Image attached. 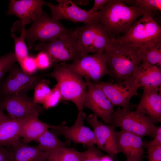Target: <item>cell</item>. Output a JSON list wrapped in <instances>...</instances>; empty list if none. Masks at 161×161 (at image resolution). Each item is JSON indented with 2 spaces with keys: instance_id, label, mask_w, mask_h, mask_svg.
<instances>
[{
  "instance_id": "1",
  "label": "cell",
  "mask_w": 161,
  "mask_h": 161,
  "mask_svg": "<svg viewBox=\"0 0 161 161\" xmlns=\"http://www.w3.org/2000/svg\"><path fill=\"white\" fill-rule=\"evenodd\" d=\"M144 14L141 7L128 6L123 0H109L95 16L110 36L126 34L137 19Z\"/></svg>"
},
{
  "instance_id": "2",
  "label": "cell",
  "mask_w": 161,
  "mask_h": 161,
  "mask_svg": "<svg viewBox=\"0 0 161 161\" xmlns=\"http://www.w3.org/2000/svg\"><path fill=\"white\" fill-rule=\"evenodd\" d=\"M103 52L109 75L115 83L120 82L131 76L141 62L137 48L128 43L113 42Z\"/></svg>"
},
{
  "instance_id": "3",
  "label": "cell",
  "mask_w": 161,
  "mask_h": 161,
  "mask_svg": "<svg viewBox=\"0 0 161 161\" xmlns=\"http://www.w3.org/2000/svg\"><path fill=\"white\" fill-rule=\"evenodd\" d=\"M65 62L57 65L48 76L55 78L56 85L61 93L62 99L73 103L78 112L83 111L84 101L87 85L83 78L71 72L66 66Z\"/></svg>"
},
{
  "instance_id": "4",
  "label": "cell",
  "mask_w": 161,
  "mask_h": 161,
  "mask_svg": "<svg viewBox=\"0 0 161 161\" xmlns=\"http://www.w3.org/2000/svg\"><path fill=\"white\" fill-rule=\"evenodd\" d=\"M114 43H127L137 48L161 43V27L151 15L144 14L132 24L128 32Z\"/></svg>"
},
{
  "instance_id": "5",
  "label": "cell",
  "mask_w": 161,
  "mask_h": 161,
  "mask_svg": "<svg viewBox=\"0 0 161 161\" xmlns=\"http://www.w3.org/2000/svg\"><path fill=\"white\" fill-rule=\"evenodd\" d=\"M109 125L121 130L142 137L149 136L153 138L158 126L151 118L136 110L130 108H118L110 118Z\"/></svg>"
},
{
  "instance_id": "6",
  "label": "cell",
  "mask_w": 161,
  "mask_h": 161,
  "mask_svg": "<svg viewBox=\"0 0 161 161\" xmlns=\"http://www.w3.org/2000/svg\"><path fill=\"white\" fill-rule=\"evenodd\" d=\"M32 24L25 29L26 39L28 47L31 49L35 42H47L54 41L63 35L73 32L74 29L64 26L59 21L50 18L42 9L32 19Z\"/></svg>"
},
{
  "instance_id": "7",
  "label": "cell",
  "mask_w": 161,
  "mask_h": 161,
  "mask_svg": "<svg viewBox=\"0 0 161 161\" xmlns=\"http://www.w3.org/2000/svg\"><path fill=\"white\" fill-rule=\"evenodd\" d=\"M74 33L82 52V57L89 53L102 52L113 43V38L108 35L95 16L83 26L77 27Z\"/></svg>"
},
{
  "instance_id": "8",
  "label": "cell",
  "mask_w": 161,
  "mask_h": 161,
  "mask_svg": "<svg viewBox=\"0 0 161 161\" xmlns=\"http://www.w3.org/2000/svg\"><path fill=\"white\" fill-rule=\"evenodd\" d=\"M74 31L63 35L54 41L40 42L34 46L33 49L47 53L55 63L75 61L82 57V54Z\"/></svg>"
},
{
  "instance_id": "9",
  "label": "cell",
  "mask_w": 161,
  "mask_h": 161,
  "mask_svg": "<svg viewBox=\"0 0 161 161\" xmlns=\"http://www.w3.org/2000/svg\"><path fill=\"white\" fill-rule=\"evenodd\" d=\"M67 67L72 72L96 84L104 76L110 75L109 69L103 52L87 55L69 64Z\"/></svg>"
},
{
  "instance_id": "10",
  "label": "cell",
  "mask_w": 161,
  "mask_h": 161,
  "mask_svg": "<svg viewBox=\"0 0 161 161\" xmlns=\"http://www.w3.org/2000/svg\"><path fill=\"white\" fill-rule=\"evenodd\" d=\"M137 80L133 74L122 81L112 83L100 81L96 86L100 89L114 106L130 108V101L134 96L137 95L139 87Z\"/></svg>"
},
{
  "instance_id": "11",
  "label": "cell",
  "mask_w": 161,
  "mask_h": 161,
  "mask_svg": "<svg viewBox=\"0 0 161 161\" xmlns=\"http://www.w3.org/2000/svg\"><path fill=\"white\" fill-rule=\"evenodd\" d=\"M87 91L84 101V107L91 110L93 114L100 117L106 124L109 125L114 113V106L103 91L95 84L88 79Z\"/></svg>"
},
{
  "instance_id": "12",
  "label": "cell",
  "mask_w": 161,
  "mask_h": 161,
  "mask_svg": "<svg viewBox=\"0 0 161 161\" xmlns=\"http://www.w3.org/2000/svg\"><path fill=\"white\" fill-rule=\"evenodd\" d=\"M0 106L7 112L11 119H16L39 115L42 109L38 104L23 94L8 95L1 101Z\"/></svg>"
},
{
  "instance_id": "13",
  "label": "cell",
  "mask_w": 161,
  "mask_h": 161,
  "mask_svg": "<svg viewBox=\"0 0 161 161\" xmlns=\"http://www.w3.org/2000/svg\"><path fill=\"white\" fill-rule=\"evenodd\" d=\"M87 116L83 111L78 112L74 123L60 129H51V132L57 136H61L67 140L83 145L85 148L95 145V134L93 130L84 125Z\"/></svg>"
},
{
  "instance_id": "14",
  "label": "cell",
  "mask_w": 161,
  "mask_h": 161,
  "mask_svg": "<svg viewBox=\"0 0 161 161\" xmlns=\"http://www.w3.org/2000/svg\"><path fill=\"white\" fill-rule=\"evenodd\" d=\"M86 119L93 129L97 148L112 156L120 153L116 144L115 128L100 121L93 113L87 116Z\"/></svg>"
},
{
  "instance_id": "15",
  "label": "cell",
  "mask_w": 161,
  "mask_h": 161,
  "mask_svg": "<svg viewBox=\"0 0 161 161\" xmlns=\"http://www.w3.org/2000/svg\"><path fill=\"white\" fill-rule=\"evenodd\" d=\"M58 4L53 5L49 3L52 15V18L54 20L61 19L69 21L75 23L87 24L95 17V13L92 14L89 10H83L77 6L72 0H57Z\"/></svg>"
},
{
  "instance_id": "16",
  "label": "cell",
  "mask_w": 161,
  "mask_h": 161,
  "mask_svg": "<svg viewBox=\"0 0 161 161\" xmlns=\"http://www.w3.org/2000/svg\"><path fill=\"white\" fill-rule=\"evenodd\" d=\"M115 137L117 149L126 159L142 161L145 147L141 137L121 130L115 131Z\"/></svg>"
},
{
  "instance_id": "17",
  "label": "cell",
  "mask_w": 161,
  "mask_h": 161,
  "mask_svg": "<svg viewBox=\"0 0 161 161\" xmlns=\"http://www.w3.org/2000/svg\"><path fill=\"white\" fill-rule=\"evenodd\" d=\"M161 87H146L135 110L148 116L156 124L161 122Z\"/></svg>"
},
{
  "instance_id": "18",
  "label": "cell",
  "mask_w": 161,
  "mask_h": 161,
  "mask_svg": "<svg viewBox=\"0 0 161 161\" xmlns=\"http://www.w3.org/2000/svg\"><path fill=\"white\" fill-rule=\"evenodd\" d=\"M13 67L3 86L2 92L4 95L24 94L38 83L37 77L27 74L21 69Z\"/></svg>"
},
{
  "instance_id": "19",
  "label": "cell",
  "mask_w": 161,
  "mask_h": 161,
  "mask_svg": "<svg viewBox=\"0 0 161 161\" xmlns=\"http://www.w3.org/2000/svg\"><path fill=\"white\" fill-rule=\"evenodd\" d=\"M49 3L42 0H11L7 12L19 18L22 27L30 24L44 5Z\"/></svg>"
},
{
  "instance_id": "20",
  "label": "cell",
  "mask_w": 161,
  "mask_h": 161,
  "mask_svg": "<svg viewBox=\"0 0 161 161\" xmlns=\"http://www.w3.org/2000/svg\"><path fill=\"white\" fill-rule=\"evenodd\" d=\"M11 161H47L49 152L41 150L37 145L29 146L19 140L8 147Z\"/></svg>"
},
{
  "instance_id": "21",
  "label": "cell",
  "mask_w": 161,
  "mask_h": 161,
  "mask_svg": "<svg viewBox=\"0 0 161 161\" xmlns=\"http://www.w3.org/2000/svg\"><path fill=\"white\" fill-rule=\"evenodd\" d=\"M39 115H34L28 117L25 122L22 130L21 137L23 143L27 144L35 141L44 133L49 129H60L66 126L64 124L59 125H50L40 121Z\"/></svg>"
},
{
  "instance_id": "22",
  "label": "cell",
  "mask_w": 161,
  "mask_h": 161,
  "mask_svg": "<svg viewBox=\"0 0 161 161\" xmlns=\"http://www.w3.org/2000/svg\"><path fill=\"white\" fill-rule=\"evenodd\" d=\"M133 73L137 79L139 88L161 87V68L141 62Z\"/></svg>"
},
{
  "instance_id": "23",
  "label": "cell",
  "mask_w": 161,
  "mask_h": 161,
  "mask_svg": "<svg viewBox=\"0 0 161 161\" xmlns=\"http://www.w3.org/2000/svg\"><path fill=\"white\" fill-rule=\"evenodd\" d=\"M30 116L16 119L10 118L1 123L0 124V145L8 147L19 140L23 125Z\"/></svg>"
},
{
  "instance_id": "24",
  "label": "cell",
  "mask_w": 161,
  "mask_h": 161,
  "mask_svg": "<svg viewBox=\"0 0 161 161\" xmlns=\"http://www.w3.org/2000/svg\"><path fill=\"white\" fill-rule=\"evenodd\" d=\"M38 145L42 150L48 152L59 148L68 147L70 141H61L58 136L47 130L41 135L36 141Z\"/></svg>"
},
{
  "instance_id": "25",
  "label": "cell",
  "mask_w": 161,
  "mask_h": 161,
  "mask_svg": "<svg viewBox=\"0 0 161 161\" xmlns=\"http://www.w3.org/2000/svg\"><path fill=\"white\" fill-rule=\"evenodd\" d=\"M137 51L141 62L161 68V43L137 48Z\"/></svg>"
},
{
  "instance_id": "26",
  "label": "cell",
  "mask_w": 161,
  "mask_h": 161,
  "mask_svg": "<svg viewBox=\"0 0 161 161\" xmlns=\"http://www.w3.org/2000/svg\"><path fill=\"white\" fill-rule=\"evenodd\" d=\"M47 161H83L82 152L66 147L49 152Z\"/></svg>"
},
{
  "instance_id": "27",
  "label": "cell",
  "mask_w": 161,
  "mask_h": 161,
  "mask_svg": "<svg viewBox=\"0 0 161 161\" xmlns=\"http://www.w3.org/2000/svg\"><path fill=\"white\" fill-rule=\"evenodd\" d=\"M25 27H22L21 35L20 36L17 37L13 33L11 35L14 41V53L17 61L19 64L29 56L27 48L25 42Z\"/></svg>"
},
{
  "instance_id": "28",
  "label": "cell",
  "mask_w": 161,
  "mask_h": 161,
  "mask_svg": "<svg viewBox=\"0 0 161 161\" xmlns=\"http://www.w3.org/2000/svg\"><path fill=\"white\" fill-rule=\"evenodd\" d=\"M126 3L131 4L132 6L140 7L145 12V14L151 15L161 11V0H123Z\"/></svg>"
},
{
  "instance_id": "29",
  "label": "cell",
  "mask_w": 161,
  "mask_h": 161,
  "mask_svg": "<svg viewBox=\"0 0 161 161\" xmlns=\"http://www.w3.org/2000/svg\"><path fill=\"white\" fill-rule=\"evenodd\" d=\"M49 82L45 80L38 82L35 86L33 101L37 104H43L51 92Z\"/></svg>"
},
{
  "instance_id": "30",
  "label": "cell",
  "mask_w": 161,
  "mask_h": 161,
  "mask_svg": "<svg viewBox=\"0 0 161 161\" xmlns=\"http://www.w3.org/2000/svg\"><path fill=\"white\" fill-rule=\"evenodd\" d=\"M16 61L15 54L13 52L0 57V81L4 75L11 69Z\"/></svg>"
},
{
  "instance_id": "31",
  "label": "cell",
  "mask_w": 161,
  "mask_h": 161,
  "mask_svg": "<svg viewBox=\"0 0 161 161\" xmlns=\"http://www.w3.org/2000/svg\"><path fill=\"white\" fill-rule=\"evenodd\" d=\"M62 99L61 93L55 85L43 104L44 107L47 109L56 106Z\"/></svg>"
},
{
  "instance_id": "32",
  "label": "cell",
  "mask_w": 161,
  "mask_h": 161,
  "mask_svg": "<svg viewBox=\"0 0 161 161\" xmlns=\"http://www.w3.org/2000/svg\"><path fill=\"white\" fill-rule=\"evenodd\" d=\"M86 150L82 152L83 161H100L104 155L100 149L95 145L89 146Z\"/></svg>"
},
{
  "instance_id": "33",
  "label": "cell",
  "mask_w": 161,
  "mask_h": 161,
  "mask_svg": "<svg viewBox=\"0 0 161 161\" xmlns=\"http://www.w3.org/2000/svg\"><path fill=\"white\" fill-rule=\"evenodd\" d=\"M38 69L45 70L55 63L51 57L46 52L41 51L35 57Z\"/></svg>"
},
{
  "instance_id": "34",
  "label": "cell",
  "mask_w": 161,
  "mask_h": 161,
  "mask_svg": "<svg viewBox=\"0 0 161 161\" xmlns=\"http://www.w3.org/2000/svg\"><path fill=\"white\" fill-rule=\"evenodd\" d=\"M22 70L25 73L32 75L38 69L35 57L28 56L20 64Z\"/></svg>"
},
{
  "instance_id": "35",
  "label": "cell",
  "mask_w": 161,
  "mask_h": 161,
  "mask_svg": "<svg viewBox=\"0 0 161 161\" xmlns=\"http://www.w3.org/2000/svg\"><path fill=\"white\" fill-rule=\"evenodd\" d=\"M147 148L148 161H161V145Z\"/></svg>"
},
{
  "instance_id": "36",
  "label": "cell",
  "mask_w": 161,
  "mask_h": 161,
  "mask_svg": "<svg viewBox=\"0 0 161 161\" xmlns=\"http://www.w3.org/2000/svg\"><path fill=\"white\" fill-rule=\"evenodd\" d=\"M153 140L144 142L145 148L161 145V126H158Z\"/></svg>"
},
{
  "instance_id": "37",
  "label": "cell",
  "mask_w": 161,
  "mask_h": 161,
  "mask_svg": "<svg viewBox=\"0 0 161 161\" xmlns=\"http://www.w3.org/2000/svg\"><path fill=\"white\" fill-rule=\"evenodd\" d=\"M109 0H95L93 7L89 11L94 14L99 11L109 2Z\"/></svg>"
},
{
  "instance_id": "38",
  "label": "cell",
  "mask_w": 161,
  "mask_h": 161,
  "mask_svg": "<svg viewBox=\"0 0 161 161\" xmlns=\"http://www.w3.org/2000/svg\"><path fill=\"white\" fill-rule=\"evenodd\" d=\"M0 161H11V152L8 147L0 145Z\"/></svg>"
},
{
  "instance_id": "39",
  "label": "cell",
  "mask_w": 161,
  "mask_h": 161,
  "mask_svg": "<svg viewBox=\"0 0 161 161\" xmlns=\"http://www.w3.org/2000/svg\"><path fill=\"white\" fill-rule=\"evenodd\" d=\"M72 1L77 5L83 6L87 5L90 1V0H74Z\"/></svg>"
},
{
  "instance_id": "40",
  "label": "cell",
  "mask_w": 161,
  "mask_h": 161,
  "mask_svg": "<svg viewBox=\"0 0 161 161\" xmlns=\"http://www.w3.org/2000/svg\"><path fill=\"white\" fill-rule=\"evenodd\" d=\"M10 118L7 116L3 111V109L0 105V124L3 121Z\"/></svg>"
},
{
  "instance_id": "41",
  "label": "cell",
  "mask_w": 161,
  "mask_h": 161,
  "mask_svg": "<svg viewBox=\"0 0 161 161\" xmlns=\"http://www.w3.org/2000/svg\"><path fill=\"white\" fill-rule=\"evenodd\" d=\"M112 156L110 155H105L101 157L100 161H114L112 158Z\"/></svg>"
},
{
  "instance_id": "42",
  "label": "cell",
  "mask_w": 161,
  "mask_h": 161,
  "mask_svg": "<svg viewBox=\"0 0 161 161\" xmlns=\"http://www.w3.org/2000/svg\"><path fill=\"white\" fill-rule=\"evenodd\" d=\"M124 161H138L133 160H131L126 159V160H125Z\"/></svg>"
}]
</instances>
